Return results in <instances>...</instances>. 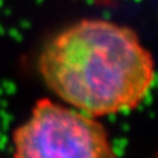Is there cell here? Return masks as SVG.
I'll return each mask as SVG.
<instances>
[{"label": "cell", "mask_w": 158, "mask_h": 158, "mask_svg": "<svg viewBox=\"0 0 158 158\" xmlns=\"http://www.w3.org/2000/svg\"><path fill=\"white\" fill-rule=\"evenodd\" d=\"M38 67L53 94L96 118L137 108L156 76L152 55L137 34L102 19H85L56 34Z\"/></svg>", "instance_id": "1"}, {"label": "cell", "mask_w": 158, "mask_h": 158, "mask_svg": "<svg viewBox=\"0 0 158 158\" xmlns=\"http://www.w3.org/2000/svg\"><path fill=\"white\" fill-rule=\"evenodd\" d=\"M13 158H117L96 117L49 98L35 103L13 134Z\"/></svg>", "instance_id": "2"}]
</instances>
